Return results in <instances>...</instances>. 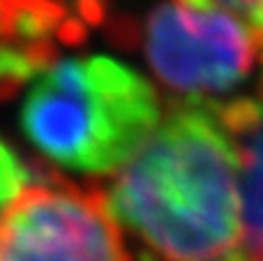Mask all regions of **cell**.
I'll return each mask as SVG.
<instances>
[{
    "label": "cell",
    "mask_w": 263,
    "mask_h": 261,
    "mask_svg": "<svg viewBox=\"0 0 263 261\" xmlns=\"http://www.w3.org/2000/svg\"><path fill=\"white\" fill-rule=\"evenodd\" d=\"M104 194L143 261H233L240 250V162L213 100L176 102Z\"/></svg>",
    "instance_id": "cell-1"
},
{
    "label": "cell",
    "mask_w": 263,
    "mask_h": 261,
    "mask_svg": "<svg viewBox=\"0 0 263 261\" xmlns=\"http://www.w3.org/2000/svg\"><path fill=\"white\" fill-rule=\"evenodd\" d=\"M155 86L106 55L65 58L35 77L21 129L44 160L83 176H114L162 120Z\"/></svg>",
    "instance_id": "cell-2"
},
{
    "label": "cell",
    "mask_w": 263,
    "mask_h": 261,
    "mask_svg": "<svg viewBox=\"0 0 263 261\" xmlns=\"http://www.w3.org/2000/svg\"><path fill=\"white\" fill-rule=\"evenodd\" d=\"M0 261H132L102 185L46 171L0 217Z\"/></svg>",
    "instance_id": "cell-3"
},
{
    "label": "cell",
    "mask_w": 263,
    "mask_h": 261,
    "mask_svg": "<svg viewBox=\"0 0 263 261\" xmlns=\"http://www.w3.org/2000/svg\"><path fill=\"white\" fill-rule=\"evenodd\" d=\"M261 46L263 40L245 21L203 0L162 3L143 26V51L155 77L201 100L250 77Z\"/></svg>",
    "instance_id": "cell-4"
},
{
    "label": "cell",
    "mask_w": 263,
    "mask_h": 261,
    "mask_svg": "<svg viewBox=\"0 0 263 261\" xmlns=\"http://www.w3.org/2000/svg\"><path fill=\"white\" fill-rule=\"evenodd\" d=\"M240 162L242 243L233 261H263V97L219 104Z\"/></svg>",
    "instance_id": "cell-5"
},
{
    "label": "cell",
    "mask_w": 263,
    "mask_h": 261,
    "mask_svg": "<svg viewBox=\"0 0 263 261\" xmlns=\"http://www.w3.org/2000/svg\"><path fill=\"white\" fill-rule=\"evenodd\" d=\"M90 23L79 14L40 0H0V49L40 46L58 51L60 44H77Z\"/></svg>",
    "instance_id": "cell-6"
},
{
    "label": "cell",
    "mask_w": 263,
    "mask_h": 261,
    "mask_svg": "<svg viewBox=\"0 0 263 261\" xmlns=\"http://www.w3.org/2000/svg\"><path fill=\"white\" fill-rule=\"evenodd\" d=\"M53 49L40 46H5L0 49V100L12 97L23 83L40 77L55 63Z\"/></svg>",
    "instance_id": "cell-7"
},
{
    "label": "cell",
    "mask_w": 263,
    "mask_h": 261,
    "mask_svg": "<svg viewBox=\"0 0 263 261\" xmlns=\"http://www.w3.org/2000/svg\"><path fill=\"white\" fill-rule=\"evenodd\" d=\"M30 183L32 174L26 166V162H21L16 151L0 139V217Z\"/></svg>",
    "instance_id": "cell-8"
},
{
    "label": "cell",
    "mask_w": 263,
    "mask_h": 261,
    "mask_svg": "<svg viewBox=\"0 0 263 261\" xmlns=\"http://www.w3.org/2000/svg\"><path fill=\"white\" fill-rule=\"evenodd\" d=\"M245 21L263 40V0H203Z\"/></svg>",
    "instance_id": "cell-9"
},
{
    "label": "cell",
    "mask_w": 263,
    "mask_h": 261,
    "mask_svg": "<svg viewBox=\"0 0 263 261\" xmlns=\"http://www.w3.org/2000/svg\"><path fill=\"white\" fill-rule=\"evenodd\" d=\"M40 3L58 5V7L69 9V12L79 14L81 18H86L90 26L100 23L102 16H104V5H102V0H40Z\"/></svg>",
    "instance_id": "cell-10"
},
{
    "label": "cell",
    "mask_w": 263,
    "mask_h": 261,
    "mask_svg": "<svg viewBox=\"0 0 263 261\" xmlns=\"http://www.w3.org/2000/svg\"><path fill=\"white\" fill-rule=\"evenodd\" d=\"M259 60H261V65H263V46H261V58ZM259 95L263 97V77H261V92H259Z\"/></svg>",
    "instance_id": "cell-11"
}]
</instances>
